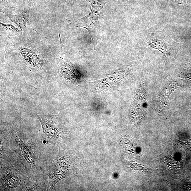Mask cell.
I'll return each mask as SVG.
<instances>
[{
  "instance_id": "cell-6",
  "label": "cell",
  "mask_w": 191,
  "mask_h": 191,
  "mask_svg": "<svg viewBox=\"0 0 191 191\" xmlns=\"http://www.w3.org/2000/svg\"><path fill=\"white\" fill-rule=\"evenodd\" d=\"M42 124L44 132L49 136L55 137L56 135V127L52 124L49 123L46 121L40 120Z\"/></svg>"
},
{
  "instance_id": "cell-7",
  "label": "cell",
  "mask_w": 191,
  "mask_h": 191,
  "mask_svg": "<svg viewBox=\"0 0 191 191\" xmlns=\"http://www.w3.org/2000/svg\"><path fill=\"white\" fill-rule=\"evenodd\" d=\"M1 25L2 26H3L5 29L9 30L10 31L13 33H16V34H20L21 32V30H19L17 28L14 26L12 24L1 23Z\"/></svg>"
},
{
  "instance_id": "cell-3",
  "label": "cell",
  "mask_w": 191,
  "mask_h": 191,
  "mask_svg": "<svg viewBox=\"0 0 191 191\" xmlns=\"http://www.w3.org/2000/svg\"><path fill=\"white\" fill-rule=\"evenodd\" d=\"M34 2V0H32L27 7L25 8L24 12L20 14L14 15L4 12L3 13L10 19L11 21L17 25L19 29H21L25 27L28 23L29 19L30 8Z\"/></svg>"
},
{
  "instance_id": "cell-5",
  "label": "cell",
  "mask_w": 191,
  "mask_h": 191,
  "mask_svg": "<svg viewBox=\"0 0 191 191\" xmlns=\"http://www.w3.org/2000/svg\"><path fill=\"white\" fill-rule=\"evenodd\" d=\"M61 73L64 77L67 78H73L74 76L76 75V71L73 66L68 63H65L62 66Z\"/></svg>"
},
{
  "instance_id": "cell-1",
  "label": "cell",
  "mask_w": 191,
  "mask_h": 191,
  "mask_svg": "<svg viewBox=\"0 0 191 191\" xmlns=\"http://www.w3.org/2000/svg\"><path fill=\"white\" fill-rule=\"evenodd\" d=\"M111 1L112 0H88L91 5L90 13L78 20L69 21L75 26L84 28L88 30L95 49L98 40L104 38L103 30L99 23V14L104 5Z\"/></svg>"
},
{
  "instance_id": "cell-4",
  "label": "cell",
  "mask_w": 191,
  "mask_h": 191,
  "mask_svg": "<svg viewBox=\"0 0 191 191\" xmlns=\"http://www.w3.org/2000/svg\"><path fill=\"white\" fill-rule=\"evenodd\" d=\"M149 45L154 49L158 50L164 54L165 56H167L169 54V50L167 45L161 41L157 40H152Z\"/></svg>"
},
{
  "instance_id": "cell-2",
  "label": "cell",
  "mask_w": 191,
  "mask_h": 191,
  "mask_svg": "<svg viewBox=\"0 0 191 191\" xmlns=\"http://www.w3.org/2000/svg\"><path fill=\"white\" fill-rule=\"evenodd\" d=\"M181 86L176 81H171L167 83L160 93L159 96V105L160 110L164 112L168 107V99L173 91Z\"/></svg>"
}]
</instances>
